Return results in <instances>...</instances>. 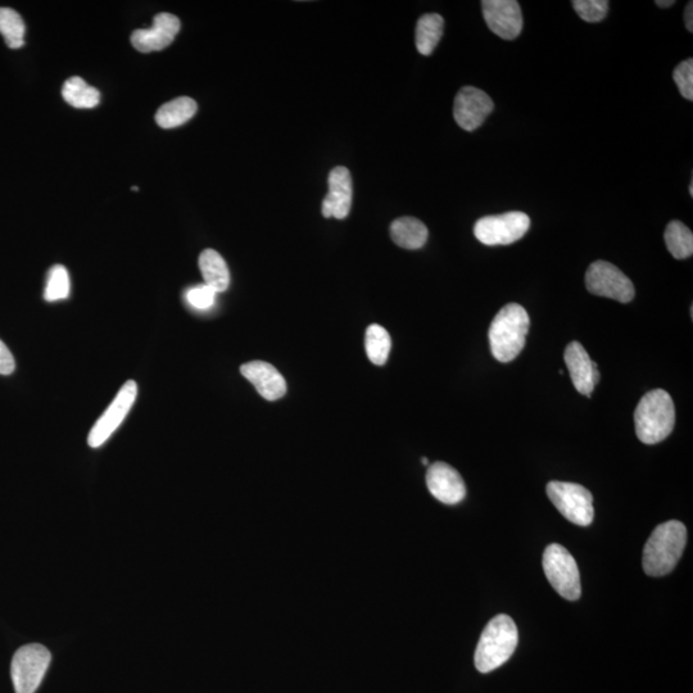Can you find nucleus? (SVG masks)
<instances>
[{"mask_svg": "<svg viewBox=\"0 0 693 693\" xmlns=\"http://www.w3.org/2000/svg\"><path fill=\"white\" fill-rule=\"evenodd\" d=\"M687 543V529L678 520L660 524L643 550V570L650 577H663L676 568Z\"/></svg>", "mask_w": 693, "mask_h": 693, "instance_id": "nucleus-1", "label": "nucleus"}, {"mask_svg": "<svg viewBox=\"0 0 693 693\" xmlns=\"http://www.w3.org/2000/svg\"><path fill=\"white\" fill-rule=\"evenodd\" d=\"M529 315L518 303L502 307L489 328V344L493 357L500 362H510L519 356L529 332Z\"/></svg>", "mask_w": 693, "mask_h": 693, "instance_id": "nucleus-2", "label": "nucleus"}, {"mask_svg": "<svg viewBox=\"0 0 693 693\" xmlns=\"http://www.w3.org/2000/svg\"><path fill=\"white\" fill-rule=\"evenodd\" d=\"M638 439L645 445L663 442L676 425V407L664 389H654L641 398L634 411Z\"/></svg>", "mask_w": 693, "mask_h": 693, "instance_id": "nucleus-3", "label": "nucleus"}, {"mask_svg": "<svg viewBox=\"0 0 693 693\" xmlns=\"http://www.w3.org/2000/svg\"><path fill=\"white\" fill-rule=\"evenodd\" d=\"M519 633L513 619L501 614L484 628L475 651V667L480 673H491L513 656L518 646Z\"/></svg>", "mask_w": 693, "mask_h": 693, "instance_id": "nucleus-4", "label": "nucleus"}, {"mask_svg": "<svg viewBox=\"0 0 693 693\" xmlns=\"http://www.w3.org/2000/svg\"><path fill=\"white\" fill-rule=\"evenodd\" d=\"M543 570L548 582L561 597L577 601L581 597V575L574 557L565 547L552 543L543 554Z\"/></svg>", "mask_w": 693, "mask_h": 693, "instance_id": "nucleus-5", "label": "nucleus"}, {"mask_svg": "<svg viewBox=\"0 0 693 693\" xmlns=\"http://www.w3.org/2000/svg\"><path fill=\"white\" fill-rule=\"evenodd\" d=\"M51 652L39 643L22 646L13 655L11 676L16 693H35L51 665Z\"/></svg>", "mask_w": 693, "mask_h": 693, "instance_id": "nucleus-6", "label": "nucleus"}, {"mask_svg": "<svg viewBox=\"0 0 693 693\" xmlns=\"http://www.w3.org/2000/svg\"><path fill=\"white\" fill-rule=\"evenodd\" d=\"M547 496L570 523L588 527L593 522V497L587 488L575 483L550 482Z\"/></svg>", "mask_w": 693, "mask_h": 693, "instance_id": "nucleus-7", "label": "nucleus"}, {"mask_svg": "<svg viewBox=\"0 0 693 693\" xmlns=\"http://www.w3.org/2000/svg\"><path fill=\"white\" fill-rule=\"evenodd\" d=\"M531 228V219L524 212L487 216L474 226L475 237L486 246H509L522 239Z\"/></svg>", "mask_w": 693, "mask_h": 693, "instance_id": "nucleus-8", "label": "nucleus"}, {"mask_svg": "<svg viewBox=\"0 0 693 693\" xmlns=\"http://www.w3.org/2000/svg\"><path fill=\"white\" fill-rule=\"evenodd\" d=\"M586 287L595 296L611 298L620 303L631 302L636 294L632 280L606 261H596L588 267Z\"/></svg>", "mask_w": 693, "mask_h": 693, "instance_id": "nucleus-9", "label": "nucleus"}, {"mask_svg": "<svg viewBox=\"0 0 693 693\" xmlns=\"http://www.w3.org/2000/svg\"><path fill=\"white\" fill-rule=\"evenodd\" d=\"M138 385L134 380H129L124 387L117 393L115 400L104 411L101 418L94 424L88 437L89 446L98 448L104 445L111 438L112 434L120 427L126 415L129 414L135 400H137Z\"/></svg>", "mask_w": 693, "mask_h": 693, "instance_id": "nucleus-10", "label": "nucleus"}, {"mask_svg": "<svg viewBox=\"0 0 693 693\" xmlns=\"http://www.w3.org/2000/svg\"><path fill=\"white\" fill-rule=\"evenodd\" d=\"M493 108L495 104L486 92L474 86H465L455 98V120L461 129L474 131L483 125Z\"/></svg>", "mask_w": 693, "mask_h": 693, "instance_id": "nucleus-11", "label": "nucleus"}, {"mask_svg": "<svg viewBox=\"0 0 693 693\" xmlns=\"http://www.w3.org/2000/svg\"><path fill=\"white\" fill-rule=\"evenodd\" d=\"M484 20L493 34L504 40L518 38L523 30V13L516 0H484Z\"/></svg>", "mask_w": 693, "mask_h": 693, "instance_id": "nucleus-12", "label": "nucleus"}, {"mask_svg": "<svg viewBox=\"0 0 693 693\" xmlns=\"http://www.w3.org/2000/svg\"><path fill=\"white\" fill-rule=\"evenodd\" d=\"M181 29L180 20L171 13H160L154 17L152 27L135 30L131 44L142 53L162 51L174 42Z\"/></svg>", "mask_w": 693, "mask_h": 693, "instance_id": "nucleus-13", "label": "nucleus"}, {"mask_svg": "<svg viewBox=\"0 0 693 693\" xmlns=\"http://www.w3.org/2000/svg\"><path fill=\"white\" fill-rule=\"evenodd\" d=\"M427 486L432 496L442 504H460L466 496L464 479L461 478L459 471L445 462H436L429 466Z\"/></svg>", "mask_w": 693, "mask_h": 693, "instance_id": "nucleus-14", "label": "nucleus"}, {"mask_svg": "<svg viewBox=\"0 0 693 693\" xmlns=\"http://www.w3.org/2000/svg\"><path fill=\"white\" fill-rule=\"evenodd\" d=\"M564 361L575 389L583 396L591 397L593 389L600 380L596 362L591 360L590 355L579 342H572L566 347Z\"/></svg>", "mask_w": 693, "mask_h": 693, "instance_id": "nucleus-15", "label": "nucleus"}, {"mask_svg": "<svg viewBox=\"0 0 693 693\" xmlns=\"http://www.w3.org/2000/svg\"><path fill=\"white\" fill-rule=\"evenodd\" d=\"M329 193L323 202V215L326 219H346L350 215L353 196L351 172L346 167H335L329 174Z\"/></svg>", "mask_w": 693, "mask_h": 693, "instance_id": "nucleus-16", "label": "nucleus"}, {"mask_svg": "<svg viewBox=\"0 0 693 693\" xmlns=\"http://www.w3.org/2000/svg\"><path fill=\"white\" fill-rule=\"evenodd\" d=\"M240 373L249 380L267 401H276L287 393V382L275 366L265 361H252L240 366Z\"/></svg>", "mask_w": 693, "mask_h": 693, "instance_id": "nucleus-17", "label": "nucleus"}, {"mask_svg": "<svg viewBox=\"0 0 693 693\" xmlns=\"http://www.w3.org/2000/svg\"><path fill=\"white\" fill-rule=\"evenodd\" d=\"M391 237L398 247L414 251L425 246L429 231L427 226L415 217H401L393 221Z\"/></svg>", "mask_w": 693, "mask_h": 693, "instance_id": "nucleus-18", "label": "nucleus"}, {"mask_svg": "<svg viewBox=\"0 0 693 693\" xmlns=\"http://www.w3.org/2000/svg\"><path fill=\"white\" fill-rule=\"evenodd\" d=\"M199 269L206 285L214 289L216 293H223L229 288L230 273L228 265L214 249H206L199 256Z\"/></svg>", "mask_w": 693, "mask_h": 693, "instance_id": "nucleus-19", "label": "nucleus"}, {"mask_svg": "<svg viewBox=\"0 0 693 693\" xmlns=\"http://www.w3.org/2000/svg\"><path fill=\"white\" fill-rule=\"evenodd\" d=\"M198 110L197 103L189 97H180L163 104L156 113V122L162 129H174L184 125Z\"/></svg>", "mask_w": 693, "mask_h": 693, "instance_id": "nucleus-20", "label": "nucleus"}, {"mask_svg": "<svg viewBox=\"0 0 693 693\" xmlns=\"http://www.w3.org/2000/svg\"><path fill=\"white\" fill-rule=\"evenodd\" d=\"M445 20L437 13L421 16L416 25V48L423 56H430L441 42Z\"/></svg>", "mask_w": 693, "mask_h": 693, "instance_id": "nucleus-21", "label": "nucleus"}, {"mask_svg": "<svg viewBox=\"0 0 693 693\" xmlns=\"http://www.w3.org/2000/svg\"><path fill=\"white\" fill-rule=\"evenodd\" d=\"M62 97L70 106L86 110L97 107L101 93L79 76L70 77L62 86Z\"/></svg>", "mask_w": 693, "mask_h": 693, "instance_id": "nucleus-22", "label": "nucleus"}, {"mask_svg": "<svg viewBox=\"0 0 693 693\" xmlns=\"http://www.w3.org/2000/svg\"><path fill=\"white\" fill-rule=\"evenodd\" d=\"M665 244L677 260H686L693 253V234L681 221H672L665 229Z\"/></svg>", "mask_w": 693, "mask_h": 693, "instance_id": "nucleus-23", "label": "nucleus"}, {"mask_svg": "<svg viewBox=\"0 0 693 693\" xmlns=\"http://www.w3.org/2000/svg\"><path fill=\"white\" fill-rule=\"evenodd\" d=\"M365 348L369 360L374 365L383 366L387 362L391 352V335L378 324L370 325L366 330Z\"/></svg>", "mask_w": 693, "mask_h": 693, "instance_id": "nucleus-24", "label": "nucleus"}, {"mask_svg": "<svg viewBox=\"0 0 693 693\" xmlns=\"http://www.w3.org/2000/svg\"><path fill=\"white\" fill-rule=\"evenodd\" d=\"M25 33L26 26L20 13L12 8H0V34L3 35L8 47L11 49L24 47Z\"/></svg>", "mask_w": 693, "mask_h": 693, "instance_id": "nucleus-25", "label": "nucleus"}, {"mask_svg": "<svg viewBox=\"0 0 693 693\" xmlns=\"http://www.w3.org/2000/svg\"><path fill=\"white\" fill-rule=\"evenodd\" d=\"M70 294V275L65 266L56 265L49 270L44 298L48 302L66 300Z\"/></svg>", "mask_w": 693, "mask_h": 693, "instance_id": "nucleus-26", "label": "nucleus"}, {"mask_svg": "<svg viewBox=\"0 0 693 693\" xmlns=\"http://www.w3.org/2000/svg\"><path fill=\"white\" fill-rule=\"evenodd\" d=\"M573 7L579 17L586 22H600L609 11L608 0H574Z\"/></svg>", "mask_w": 693, "mask_h": 693, "instance_id": "nucleus-27", "label": "nucleus"}, {"mask_svg": "<svg viewBox=\"0 0 693 693\" xmlns=\"http://www.w3.org/2000/svg\"><path fill=\"white\" fill-rule=\"evenodd\" d=\"M673 79L676 81L679 92L687 101H693V60L679 63L673 72Z\"/></svg>", "mask_w": 693, "mask_h": 693, "instance_id": "nucleus-28", "label": "nucleus"}, {"mask_svg": "<svg viewBox=\"0 0 693 693\" xmlns=\"http://www.w3.org/2000/svg\"><path fill=\"white\" fill-rule=\"evenodd\" d=\"M216 294L214 289L206 284L197 285V287L190 289L187 293V300L190 305L198 308V310H207V308L214 306Z\"/></svg>", "mask_w": 693, "mask_h": 693, "instance_id": "nucleus-29", "label": "nucleus"}, {"mask_svg": "<svg viewBox=\"0 0 693 693\" xmlns=\"http://www.w3.org/2000/svg\"><path fill=\"white\" fill-rule=\"evenodd\" d=\"M16 369V362L6 344L0 341V374L11 375Z\"/></svg>", "mask_w": 693, "mask_h": 693, "instance_id": "nucleus-30", "label": "nucleus"}, {"mask_svg": "<svg viewBox=\"0 0 693 693\" xmlns=\"http://www.w3.org/2000/svg\"><path fill=\"white\" fill-rule=\"evenodd\" d=\"M685 22H686L687 30L690 31V33H692V31H693V3L692 2L687 4L686 12H685Z\"/></svg>", "mask_w": 693, "mask_h": 693, "instance_id": "nucleus-31", "label": "nucleus"}, {"mask_svg": "<svg viewBox=\"0 0 693 693\" xmlns=\"http://www.w3.org/2000/svg\"><path fill=\"white\" fill-rule=\"evenodd\" d=\"M674 4H676L674 0H658V2H656V6H659L661 8L672 7L674 6Z\"/></svg>", "mask_w": 693, "mask_h": 693, "instance_id": "nucleus-32", "label": "nucleus"}, {"mask_svg": "<svg viewBox=\"0 0 693 693\" xmlns=\"http://www.w3.org/2000/svg\"><path fill=\"white\" fill-rule=\"evenodd\" d=\"M421 462H423L424 465L429 464L427 457H423V460H421Z\"/></svg>", "mask_w": 693, "mask_h": 693, "instance_id": "nucleus-33", "label": "nucleus"}, {"mask_svg": "<svg viewBox=\"0 0 693 693\" xmlns=\"http://www.w3.org/2000/svg\"><path fill=\"white\" fill-rule=\"evenodd\" d=\"M690 194H691V197H693V181H691V184H690Z\"/></svg>", "mask_w": 693, "mask_h": 693, "instance_id": "nucleus-34", "label": "nucleus"}]
</instances>
